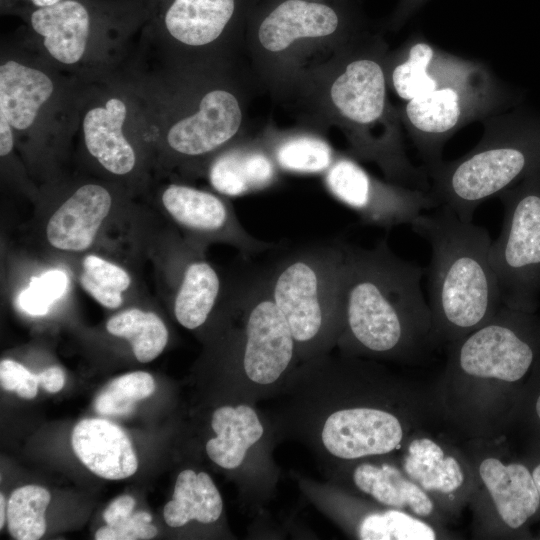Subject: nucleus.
<instances>
[{
	"label": "nucleus",
	"mask_w": 540,
	"mask_h": 540,
	"mask_svg": "<svg viewBox=\"0 0 540 540\" xmlns=\"http://www.w3.org/2000/svg\"><path fill=\"white\" fill-rule=\"evenodd\" d=\"M280 391L290 395L287 431L326 461L347 466L390 455L407 440L409 425L395 403L347 384L343 354L300 362Z\"/></svg>",
	"instance_id": "1"
},
{
	"label": "nucleus",
	"mask_w": 540,
	"mask_h": 540,
	"mask_svg": "<svg viewBox=\"0 0 540 540\" xmlns=\"http://www.w3.org/2000/svg\"><path fill=\"white\" fill-rule=\"evenodd\" d=\"M424 270L396 255L387 239L365 249L344 243L342 354L407 359L434 341L429 303L421 289Z\"/></svg>",
	"instance_id": "2"
},
{
	"label": "nucleus",
	"mask_w": 540,
	"mask_h": 540,
	"mask_svg": "<svg viewBox=\"0 0 540 540\" xmlns=\"http://www.w3.org/2000/svg\"><path fill=\"white\" fill-rule=\"evenodd\" d=\"M411 228L431 248L427 273L434 341L452 344L503 305L490 260L493 240L484 227L446 206L420 214Z\"/></svg>",
	"instance_id": "3"
},
{
	"label": "nucleus",
	"mask_w": 540,
	"mask_h": 540,
	"mask_svg": "<svg viewBox=\"0 0 540 540\" xmlns=\"http://www.w3.org/2000/svg\"><path fill=\"white\" fill-rule=\"evenodd\" d=\"M484 132L469 152L424 167L439 206L472 221L484 201L540 170V114L516 108L482 120Z\"/></svg>",
	"instance_id": "4"
},
{
	"label": "nucleus",
	"mask_w": 540,
	"mask_h": 540,
	"mask_svg": "<svg viewBox=\"0 0 540 540\" xmlns=\"http://www.w3.org/2000/svg\"><path fill=\"white\" fill-rule=\"evenodd\" d=\"M344 243L298 248L268 269L272 299L295 341L300 362L328 354L342 328Z\"/></svg>",
	"instance_id": "5"
},
{
	"label": "nucleus",
	"mask_w": 540,
	"mask_h": 540,
	"mask_svg": "<svg viewBox=\"0 0 540 540\" xmlns=\"http://www.w3.org/2000/svg\"><path fill=\"white\" fill-rule=\"evenodd\" d=\"M229 356L243 397L276 394L299 364L295 341L269 288L268 270H248L229 303Z\"/></svg>",
	"instance_id": "6"
},
{
	"label": "nucleus",
	"mask_w": 540,
	"mask_h": 540,
	"mask_svg": "<svg viewBox=\"0 0 540 540\" xmlns=\"http://www.w3.org/2000/svg\"><path fill=\"white\" fill-rule=\"evenodd\" d=\"M539 362L540 318L502 305L487 322L451 344L448 372L458 381L495 383L516 407Z\"/></svg>",
	"instance_id": "7"
},
{
	"label": "nucleus",
	"mask_w": 540,
	"mask_h": 540,
	"mask_svg": "<svg viewBox=\"0 0 540 540\" xmlns=\"http://www.w3.org/2000/svg\"><path fill=\"white\" fill-rule=\"evenodd\" d=\"M517 100L485 66L473 76L406 101L401 120L424 161L442 160L445 143L462 127L503 111Z\"/></svg>",
	"instance_id": "8"
},
{
	"label": "nucleus",
	"mask_w": 540,
	"mask_h": 540,
	"mask_svg": "<svg viewBox=\"0 0 540 540\" xmlns=\"http://www.w3.org/2000/svg\"><path fill=\"white\" fill-rule=\"evenodd\" d=\"M504 217L490 260L503 305L535 312L540 297V170L501 192Z\"/></svg>",
	"instance_id": "9"
},
{
	"label": "nucleus",
	"mask_w": 540,
	"mask_h": 540,
	"mask_svg": "<svg viewBox=\"0 0 540 540\" xmlns=\"http://www.w3.org/2000/svg\"><path fill=\"white\" fill-rule=\"evenodd\" d=\"M325 184L330 194L354 210L365 224L385 229L411 225L425 210L439 206L429 191L382 182L348 157L334 160L325 172Z\"/></svg>",
	"instance_id": "10"
},
{
	"label": "nucleus",
	"mask_w": 540,
	"mask_h": 540,
	"mask_svg": "<svg viewBox=\"0 0 540 540\" xmlns=\"http://www.w3.org/2000/svg\"><path fill=\"white\" fill-rule=\"evenodd\" d=\"M380 60L374 53L354 56L344 65L330 88L333 106L340 117L355 130L357 151L372 160L371 128L383 125L400 133L398 122L388 107L387 79Z\"/></svg>",
	"instance_id": "11"
},
{
	"label": "nucleus",
	"mask_w": 540,
	"mask_h": 540,
	"mask_svg": "<svg viewBox=\"0 0 540 540\" xmlns=\"http://www.w3.org/2000/svg\"><path fill=\"white\" fill-rule=\"evenodd\" d=\"M390 60L386 77L397 96L405 101L469 78L486 66L441 50L418 34Z\"/></svg>",
	"instance_id": "12"
},
{
	"label": "nucleus",
	"mask_w": 540,
	"mask_h": 540,
	"mask_svg": "<svg viewBox=\"0 0 540 540\" xmlns=\"http://www.w3.org/2000/svg\"><path fill=\"white\" fill-rule=\"evenodd\" d=\"M162 203L169 215L182 227L224 239L244 255L259 254L273 248L272 243L252 236L229 206L212 193L172 184L164 190Z\"/></svg>",
	"instance_id": "13"
},
{
	"label": "nucleus",
	"mask_w": 540,
	"mask_h": 540,
	"mask_svg": "<svg viewBox=\"0 0 540 540\" xmlns=\"http://www.w3.org/2000/svg\"><path fill=\"white\" fill-rule=\"evenodd\" d=\"M478 473L502 525L525 534L540 514V498L527 461L486 457L479 463Z\"/></svg>",
	"instance_id": "14"
},
{
	"label": "nucleus",
	"mask_w": 540,
	"mask_h": 540,
	"mask_svg": "<svg viewBox=\"0 0 540 540\" xmlns=\"http://www.w3.org/2000/svg\"><path fill=\"white\" fill-rule=\"evenodd\" d=\"M215 436L205 444L209 459L220 468L235 471L253 459L269 440V427L254 402L243 399L216 408L211 416Z\"/></svg>",
	"instance_id": "15"
},
{
	"label": "nucleus",
	"mask_w": 540,
	"mask_h": 540,
	"mask_svg": "<svg viewBox=\"0 0 540 540\" xmlns=\"http://www.w3.org/2000/svg\"><path fill=\"white\" fill-rule=\"evenodd\" d=\"M242 112L236 97L225 90L207 93L197 113L174 124L167 135L169 146L187 156L216 150L238 132Z\"/></svg>",
	"instance_id": "16"
},
{
	"label": "nucleus",
	"mask_w": 540,
	"mask_h": 540,
	"mask_svg": "<svg viewBox=\"0 0 540 540\" xmlns=\"http://www.w3.org/2000/svg\"><path fill=\"white\" fill-rule=\"evenodd\" d=\"M72 447L91 472L105 479L128 478L138 468L130 439L121 427L106 419L90 418L77 423Z\"/></svg>",
	"instance_id": "17"
},
{
	"label": "nucleus",
	"mask_w": 540,
	"mask_h": 540,
	"mask_svg": "<svg viewBox=\"0 0 540 540\" xmlns=\"http://www.w3.org/2000/svg\"><path fill=\"white\" fill-rule=\"evenodd\" d=\"M111 205V195L104 187L81 186L51 215L46 226L48 242L64 251L89 248Z\"/></svg>",
	"instance_id": "18"
},
{
	"label": "nucleus",
	"mask_w": 540,
	"mask_h": 540,
	"mask_svg": "<svg viewBox=\"0 0 540 540\" xmlns=\"http://www.w3.org/2000/svg\"><path fill=\"white\" fill-rule=\"evenodd\" d=\"M350 467L353 488L377 504L408 510L425 518L434 511V502L427 492L409 479L395 464L383 460L364 459Z\"/></svg>",
	"instance_id": "19"
},
{
	"label": "nucleus",
	"mask_w": 540,
	"mask_h": 540,
	"mask_svg": "<svg viewBox=\"0 0 540 540\" xmlns=\"http://www.w3.org/2000/svg\"><path fill=\"white\" fill-rule=\"evenodd\" d=\"M339 25V15L328 5L286 0L264 18L258 38L266 50L280 52L298 39L331 35Z\"/></svg>",
	"instance_id": "20"
},
{
	"label": "nucleus",
	"mask_w": 540,
	"mask_h": 540,
	"mask_svg": "<svg viewBox=\"0 0 540 540\" xmlns=\"http://www.w3.org/2000/svg\"><path fill=\"white\" fill-rule=\"evenodd\" d=\"M401 469L428 494L453 496L466 480L460 460L440 443L425 436L406 443Z\"/></svg>",
	"instance_id": "21"
},
{
	"label": "nucleus",
	"mask_w": 540,
	"mask_h": 540,
	"mask_svg": "<svg viewBox=\"0 0 540 540\" xmlns=\"http://www.w3.org/2000/svg\"><path fill=\"white\" fill-rule=\"evenodd\" d=\"M33 29L44 37V46L59 62L73 64L84 54L90 18L75 0L40 7L31 15Z\"/></svg>",
	"instance_id": "22"
},
{
	"label": "nucleus",
	"mask_w": 540,
	"mask_h": 540,
	"mask_svg": "<svg viewBox=\"0 0 540 540\" xmlns=\"http://www.w3.org/2000/svg\"><path fill=\"white\" fill-rule=\"evenodd\" d=\"M126 106L112 98L104 107L89 110L83 120V132L89 153L109 172L124 175L135 165V153L122 133Z\"/></svg>",
	"instance_id": "23"
},
{
	"label": "nucleus",
	"mask_w": 540,
	"mask_h": 540,
	"mask_svg": "<svg viewBox=\"0 0 540 540\" xmlns=\"http://www.w3.org/2000/svg\"><path fill=\"white\" fill-rule=\"evenodd\" d=\"M53 89L51 79L40 70L8 61L0 67V115L15 129H27Z\"/></svg>",
	"instance_id": "24"
},
{
	"label": "nucleus",
	"mask_w": 540,
	"mask_h": 540,
	"mask_svg": "<svg viewBox=\"0 0 540 540\" xmlns=\"http://www.w3.org/2000/svg\"><path fill=\"white\" fill-rule=\"evenodd\" d=\"M276 162L257 148H235L219 155L209 168L211 185L219 193L236 197L263 190L276 180Z\"/></svg>",
	"instance_id": "25"
},
{
	"label": "nucleus",
	"mask_w": 540,
	"mask_h": 540,
	"mask_svg": "<svg viewBox=\"0 0 540 540\" xmlns=\"http://www.w3.org/2000/svg\"><path fill=\"white\" fill-rule=\"evenodd\" d=\"M235 0H174L165 15V25L176 40L201 46L217 39L229 23Z\"/></svg>",
	"instance_id": "26"
},
{
	"label": "nucleus",
	"mask_w": 540,
	"mask_h": 540,
	"mask_svg": "<svg viewBox=\"0 0 540 540\" xmlns=\"http://www.w3.org/2000/svg\"><path fill=\"white\" fill-rule=\"evenodd\" d=\"M222 511V497L210 475L185 469L177 476L172 500L165 505L163 516L170 527H182L192 520L216 522Z\"/></svg>",
	"instance_id": "27"
},
{
	"label": "nucleus",
	"mask_w": 540,
	"mask_h": 540,
	"mask_svg": "<svg viewBox=\"0 0 540 540\" xmlns=\"http://www.w3.org/2000/svg\"><path fill=\"white\" fill-rule=\"evenodd\" d=\"M221 281L211 264L195 260L185 267L174 300V315L185 328L202 326L220 295Z\"/></svg>",
	"instance_id": "28"
},
{
	"label": "nucleus",
	"mask_w": 540,
	"mask_h": 540,
	"mask_svg": "<svg viewBox=\"0 0 540 540\" xmlns=\"http://www.w3.org/2000/svg\"><path fill=\"white\" fill-rule=\"evenodd\" d=\"M107 331L127 339L139 362L147 363L158 357L168 342V330L162 319L153 312L131 308L110 318Z\"/></svg>",
	"instance_id": "29"
},
{
	"label": "nucleus",
	"mask_w": 540,
	"mask_h": 540,
	"mask_svg": "<svg viewBox=\"0 0 540 540\" xmlns=\"http://www.w3.org/2000/svg\"><path fill=\"white\" fill-rule=\"evenodd\" d=\"M355 535L362 540H434V528L420 517L397 508L366 513L355 525Z\"/></svg>",
	"instance_id": "30"
},
{
	"label": "nucleus",
	"mask_w": 540,
	"mask_h": 540,
	"mask_svg": "<svg viewBox=\"0 0 540 540\" xmlns=\"http://www.w3.org/2000/svg\"><path fill=\"white\" fill-rule=\"evenodd\" d=\"M51 496L47 489L26 485L11 493L7 504L8 529L17 540H37L46 531L45 511Z\"/></svg>",
	"instance_id": "31"
},
{
	"label": "nucleus",
	"mask_w": 540,
	"mask_h": 540,
	"mask_svg": "<svg viewBox=\"0 0 540 540\" xmlns=\"http://www.w3.org/2000/svg\"><path fill=\"white\" fill-rule=\"evenodd\" d=\"M281 169L300 174L326 172L334 162L331 146L313 136H295L281 141L274 150Z\"/></svg>",
	"instance_id": "32"
},
{
	"label": "nucleus",
	"mask_w": 540,
	"mask_h": 540,
	"mask_svg": "<svg viewBox=\"0 0 540 540\" xmlns=\"http://www.w3.org/2000/svg\"><path fill=\"white\" fill-rule=\"evenodd\" d=\"M154 390L155 382L149 373H127L113 379L100 391L95 398L94 408L102 415H129L135 403L149 397Z\"/></svg>",
	"instance_id": "33"
},
{
	"label": "nucleus",
	"mask_w": 540,
	"mask_h": 540,
	"mask_svg": "<svg viewBox=\"0 0 540 540\" xmlns=\"http://www.w3.org/2000/svg\"><path fill=\"white\" fill-rule=\"evenodd\" d=\"M68 283L67 274L60 269H51L33 277L29 286L18 295V307L29 315H44L65 294Z\"/></svg>",
	"instance_id": "34"
},
{
	"label": "nucleus",
	"mask_w": 540,
	"mask_h": 540,
	"mask_svg": "<svg viewBox=\"0 0 540 540\" xmlns=\"http://www.w3.org/2000/svg\"><path fill=\"white\" fill-rule=\"evenodd\" d=\"M152 517L148 512H136L111 525L98 529L97 540H145L152 539L157 529L151 524Z\"/></svg>",
	"instance_id": "35"
},
{
	"label": "nucleus",
	"mask_w": 540,
	"mask_h": 540,
	"mask_svg": "<svg viewBox=\"0 0 540 540\" xmlns=\"http://www.w3.org/2000/svg\"><path fill=\"white\" fill-rule=\"evenodd\" d=\"M532 434V442L540 441V362L521 395L513 415Z\"/></svg>",
	"instance_id": "36"
},
{
	"label": "nucleus",
	"mask_w": 540,
	"mask_h": 540,
	"mask_svg": "<svg viewBox=\"0 0 540 540\" xmlns=\"http://www.w3.org/2000/svg\"><path fill=\"white\" fill-rule=\"evenodd\" d=\"M1 386L7 391H15L18 396L32 399L37 395L39 380L20 363L5 359L0 363Z\"/></svg>",
	"instance_id": "37"
},
{
	"label": "nucleus",
	"mask_w": 540,
	"mask_h": 540,
	"mask_svg": "<svg viewBox=\"0 0 540 540\" xmlns=\"http://www.w3.org/2000/svg\"><path fill=\"white\" fill-rule=\"evenodd\" d=\"M83 268L93 279L111 289L123 292L130 286V276L124 269L96 255L86 256Z\"/></svg>",
	"instance_id": "38"
},
{
	"label": "nucleus",
	"mask_w": 540,
	"mask_h": 540,
	"mask_svg": "<svg viewBox=\"0 0 540 540\" xmlns=\"http://www.w3.org/2000/svg\"><path fill=\"white\" fill-rule=\"evenodd\" d=\"M80 282L83 289L101 305L110 309H115L122 304L121 292L100 284L86 272L82 273Z\"/></svg>",
	"instance_id": "39"
},
{
	"label": "nucleus",
	"mask_w": 540,
	"mask_h": 540,
	"mask_svg": "<svg viewBox=\"0 0 540 540\" xmlns=\"http://www.w3.org/2000/svg\"><path fill=\"white\" fill-rule=\"evenodd\" d=\"M134 506L135 500L129 495H123L116 498L103 513L106 524L111 525L119 520L127 518L132 514Z\"/></svg>",
	"instance_id": "40"
},
{
	"label": "nucleus",
	"mask_w": 540,
	"mask_h": 540,
	"mask_svg": "<svg viewBox=\"0 0 540 540\" xmlns=\"http://www.w3.org/2000/svg\"><path fill=\"white\" fill-rule=\"evenodd\" d=\"M38 375L39 384L49 393H57L65 383V374L60 367H49Z\"/></svg>",
	"instance_id": "41"
},
{
	"label": "nucleus",
	"mask_w": 540,
	"mask_h": 540,
	"mask_svg": "<svg viewBox=\"0 0 540 540\" xmlns=\"http://www.w3.org/2000/svg\"><path fill=\"white\" fill-rule=\"evenodd\" d=\"M429 0H400L395 13L394 22L403 24L409 17L414 15Z\"/></svg>",
	"instance_id": "42"
},
{
	"label": "nucleus",
	"mask_w": 540,
	"mask_h": 540,
	"mask_svg": "<svg viewBox=\"0 0 540 540\" xmlns=\"http://www.w3.org/2000/svg\"><path fill=\"white\" fill-rule=\"evenodd\" d=\"M526 461L531 469L540 498V441L532 442L531 451Z\"/></svg>",
	"instance_id": "43"
},
{
	"label": "nucleus",
	"mask_w": 540,
	"mask_h": 540,
	"mask_svg": "<svg viewBox=\"0 0 540 540\" xmlns=\"http://www.w3.org/2000/svg\"><path fill=\"white\" fill-rule=\"evenodd\" d=\"M10 123L0 115V155L6 156L13 147V134Z\"/></svg>",
	"instance_id": "44"
},
{
	"label": "nucleus",
	"mask_w": 540,
	"mask_h": 540,
	"mask_svg": "<svg viewBox=\"0 0 540 540\" xmlns=\"http://www.w3.org/2000/svg\"><path fill=\"white\" fill-rule=\"evenodd\" d=\"M6 518H7V509H6L5 497L3 494H0V528L3 527Z\"/></svg>",
	"instance_id": "45"
},
{
	"label": "nucleus",
	"mask_w": 540,
	"mask_h": 540,
	"mask_svg": "<svg viewBox=\"0 0 540 540\" xmlns=\"http://www.w3.org/2000/svg\"><path fill=\"white\" fill-rule=\"evenodd\" d=\"M32 3L36 6H38L39 8L40 7H46V6H51V5H54L62 0H31Z\"/></svg>",
	"instance_id": "46"
}]
</instances>
